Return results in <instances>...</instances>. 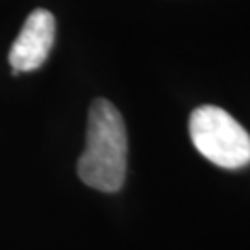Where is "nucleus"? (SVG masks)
<instances>
[{"label":"nucleus","instance_id":"obj_1","mask_svg":"<svg viewBox=\"0 0 250 250\" xmlns=\"http://www.w3.org/2000/svg\"><path fill=\"white\" fill-rule=\"evenodd\" d=\"M128 137L123 115L109 100L93 102L87 119L85 150L78 161V176L85 186L115 193L126 178Z\"/></svg>","mask_w":250,"mask_h":250},{"label":"nucleus","instance_id":"obj_2","mask_svg":"<svg viewBox=\"0 0 250 250\" xmlns=\"http://www.w3.org/2000/svg\"><path fill=\"white\" fill-rule=\"evenodd\" d=\"M189 135L195 148L217 167L233 170L250 163L249 132L221 107H197L189 119Z\"/></svg>","mask_w":250,"mask_h":250},{"label":"nucleus","instance_id":"obj_3","mask_svg":"<svg viewBox=\"0 0 250 250\" xmlns=\"http://www.w3.org/2000/svg\"><path fill=\"white\" fill-rule=\"evenodd\" d=\"M56 36V21L46 9H36L28 15L24 26L9 50L13 74L39 69L46 62Z\"/></svg>","mask_w":250,"mask_h":250}]
</instances>
